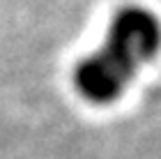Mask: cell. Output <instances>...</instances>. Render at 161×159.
<instances>
[{
    "mask_svg": "<svg viewBox=\"0 0 161 159\" xmlns=\"http://www.w3.org/2000/svg\"><path fill=\"white\" fill-rule=\"evenodd\" d=\"M159 46L161 26L154 14L143 7H124L113 16L101 48L136 76V71L154 58Z\"/></svg>",
    "mask_w": 161,
    "mask_h": 159,
    "instance_id": "1",
    "label": "cell"
},
{
    "mask_svg": "<svg viewBox=\"0 0 161 159\" xmlns=\"http://www.w3.org/2000/svg\"><path fill=\"white\" fill-rule=\"evenodd\" d=\"M131 78L134 74H129L101 48L85 55L74 71L76 90L80 92V97H85L92 104H108L118 99L131 83Z\"/></svg>",
    "mask_w": 161,
    "mask_h": 159,
    "instance_id": "2",
    "label": "cell"
}]
</instances>
